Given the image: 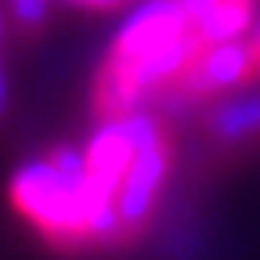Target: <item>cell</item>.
<instances>
[{
  "instance_id": "cell-12",
  "label": "cell",
  "mask_w": 260,
  "mask_h": 260,
  "mask_svg": "<svg viewBox=\"0 0 260 260\" xmlns=\"http://www.w3.org/2000/svg\"><path fill=\"white\" fill-rule=\"evenodd\" d=\"M253 51H256V58H260V25H256V32H253Z\"/></svg>"
},
{
  "instance_id": "cell-4",
  "label": "cell",
  "mask_w": 260,
  "mask_h": 260,
  "mask_svg": "<svg viewBox=\"0 0 260 260\" xmlns=\"http://www.w3.org/2000/svg\"><path fill=\"white\" fill-rule=\"evenodd\" d=\"M260 69V58L253 51V40L246 44L239 40H224V44H210L195 54V61L181 73V98H203L213 90H228L246 83L253 73Z\"/></svg>"
},
{
  "instance_id": "cell-10",
  "label": "cell",
  "mask_w": 260,
  "mask_h": 260,
  "mask_svg": "<svg viewBox=\"0 0 260 260\" xmlns=\"http://www.w3.org/2000/svg\"><path fill=\"white\" fill-rule=\"evenodd\" d=\"M69 4H83V8H116L123 0H69Z\"/></svg>"
},
{
  "instance_id": "cell-5",
  "label": "cell",
  "mask_w": 260,
  "mask_h": 260,
  "mask_svg": "<svg viewBox=\"0 0 260 260\" xmlns=\"http://www.w3.org/2000/svg\"><path fill=\"white\" fill-rule=\"evenodd\" d=\"M83 152H87L90 174H94L98 181H105V184L119 195V184H123L130 162H134V155H138L134 141H130V134H126V123H123V119H105V123L90 134V141H87Z\"/></svg>"
},
{
  "instance_id": "cell-1",
  "label": "cell",
  "mask_w": 260,
  "mask_h": 260,
  "mask_svg": "<svg viewBox=\"0 0 260 260\" xmlns=\"http://www.w3.org/2000/svg\"><path fill=\"white\" fill-rule=\"evenodd\" d=\"M8 195H11V206L54 249L80 253L90 246L109 249V246L126 242L116 191L105 181H98L94 174L65 177L44 155V159H32L15 170Z\"/></svg>"
},
{
  "instance_id": "cell-2",
  "label": "cell",
  "mask_w": 260,
  "mask_h": 260,
  "mask_svg": "<svg viewBox=\"0 0 260 260\" xmlns=\"http://www.w3.org/2000/svg\"><path fill=\"white\" fill-rule=\"evenodd\" d=\"M188 29H191V15L184 11L181 0H145L116 32L109 58H119V61L145 58L159 47H167L170 40H177Z\"/></svg>"
},
{
  "instance_id": "cell-8",
  "label": "cell",
  "mask_w": 260,
  "mask_h": 260,
  "mask_svg": "<svg viewBox=\"0 0 260 260\" xmlns=\"http://www.w3.org/2000/svg\"><path fill=\"white\" fill-rule=\"evenodd\" d=\"M47 8H51V0H11V11H15L18 25H25V29H40L47 22Z\"/></svg>"
},
{
  "instance_id": "cell-6",
  "label": "cell",
  "mask_w": 260,
  "mask_h": 260,
  "mask_svg": "<svg viewBox=\"0 0 260 260\" xmlns=\"http://www.w3.org/2000/svg\"><path fill=\"white\" fill-rule=\"evenodd\" d=\"M253 18H256L253 0H217V4L203 18H195L191 25L199 32L203 47H210V44H224V40H239L253 25Z\"/></svg>"
},
{
  "instance_id": "cell-7",
  "label": "cell",
  "mask_w": 260,
  "mask_h": 260,
  "mask_svg": "<svg viewBox=\"0 0 260 260\" xmlns=\"http://www.w3.org/2000/svg\"><path fill=\"white\" fill-rule=\"evenodd\" d=\"M260 130V94H242L210 116V134L220 141H242Z\"/></svg>"
},
{
  "instance_id": "cell-3",
  "label": "cell",
  "mask_w": 260,
  "mask_h": 260,
  "mask_svg": "<svg viewBox=\"0 0 260 260\" xmlns=\"http://www.w3.org/2000/svg\"><path fill=\"white\" fill-rule=\"evenodd\" d=\"M167 174H170V145L167 138H159L155 145L141 148L130 162V170L119 184V195H116V206H119V217H123V228H126V239H134L145 232V224L155 210V199H159V188L167 184Z\"/></svg>"
},
{
  "instance_id": "cell-9",
  "label": "cell",
  "mask_w": 260,
  "mask_h": 260,
  "mask_svg": "<svg viewBox=\"0 0 260 260\" xmlns=\"http://www.w3.org/2000/svg\"><path fill=\"white\" fill-rule=\"evenodd\" d=\"M181 4H184V11H188V15H191V22H195V18H203V15L217 4V0H181Z\"/></svg>"
},
{
  "instance_id": "cell-11",
  "label": "cell",
  "mask_w": 260,
  "mask_h": 260,
  "mask_svg": "<svg viewBox=\"0 0 260 260\" xmlns=\"http://www.w3.org/2000/svg\"><path fill=\"white\" fill-rule=\"evenodd\" d=\"M4 105H8V76L0 73V112H4Z\"/></svg>"
}]
</instances>
